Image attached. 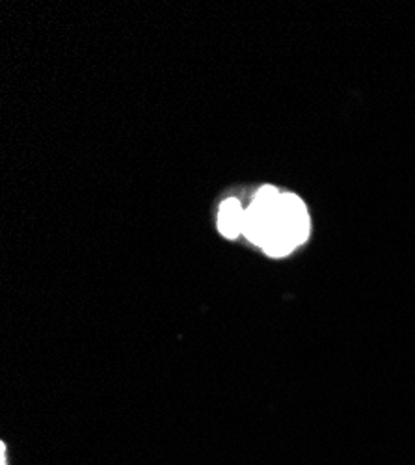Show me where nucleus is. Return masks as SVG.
Returning a JSON list of instances; mask_svg holds the SVG:
<instances>
[{
    "mask_svg": "<svg viewBox=\"0 0 415 465\" xmlns=\"http://www.w3.org/2000/svg\"><path fill=\"white\" fill-rule=\"evenodd\" d=\"M310 213L294 193L262 186L244 209L242 232L271 257H285L310 239Z\"/></svg>",
    "mask_w": 415,
    "mask_h": 465,
    "instance_id": "obj_1",
    "label": "nucleus"
},
{
    "mask_svg": "<svg viewBox=\"0 0 415 465\" xmlns=\"http://www.w3.org/2000/svg\"><path fill=\"white\" fill-rule=\"evenodd\" d=\"M242 220H244V209L241 207L239 200L230 198L222 203L218 213V229L225 239H237L241 235Z\"/></svg>",
    "mask_w": 415,
    "mask_h": 465,
    "instance_id": "obj_2",
    "label": "nucleus"
},
{
    "mask_svg": "<svg viewBox=\"0 0 415 465\" xmlns=\"http://www.w3.org/2000/svg\"><path fill=\"white\" fill-rule=\"evenodd\" d=\"M0 465H8L6 463V447L5 445L0 447Z\"/></svg>",
    "mask_w": 415,
    "mask_h": 465,
    "instance_id": "obj_3",
    "label": "nucleus"
}]
</instances>
